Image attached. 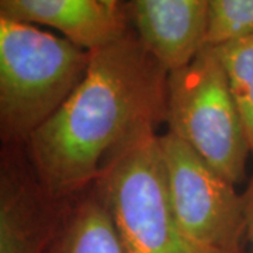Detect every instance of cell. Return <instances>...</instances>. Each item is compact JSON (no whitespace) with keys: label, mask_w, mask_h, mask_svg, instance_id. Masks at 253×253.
Instances as JSON below:
<instances>
[{"label":"cell","mask_w":253,"mask_h":253,"mask_svg":"<svg viewBox=\"0 0 253 253\" xmlns=\"http://www.w3.org/2000/svg\"><path fill=\"white\" fill-rule=\"evenodd\" d=\"M169 72L132 26L90 51L79 86L23 146L52 197L69 201L84 193L113 151L166 123Z\"/></svg>","instance_id":"1"},{"label":"cell","mask_w":253,"mask_h":253,"mask_svg":"<svg viewBox=\"0 0 253 253\" xmlns=\"http://www.w3.org/2000/svg\"><path fill=\"white\" fill-rule=\"evenodd\" d=\"M90 51L36 26L0 17V135L24 146L79 86Z\"/></svg>","instance_id":"2"},{"label":"cell","mask_w":253,"mask_h":253,"mask_svg":"<svg viewBox=\"0 0 253 253\" xmlns=\"http://www.w3.org/2000/svg\"><path fill=\"white\" fill-rule=\"evenodd\" d=\"M91 189L109 212L123 253H217L196 244L174 215L154 126L113 151Z\"/></svg>","instance_id":"3"},{"label":"cell","mask_w":253,"mask_h":253,"mask_svg":"<svg viewBox=\"0 0 253 253\" xmlns=\"http://www.w3.org/2000/svg\"><path fill=\"white\" fill-rule=\"evenodd\" d=\"M168 131L232 184L244 180L251 156L224 65L212 45L169 72Z\"/></svg>","instance_id":"4"},{"label":"cell","mask_w":253,"mask_h":253,"mask_svg":"<svg viewBox=\"0 0 253 253\" xmlns=\"http://www.w3.org/2000/svg\"><path fill=\"white\" fill-rule=\"evenodd\" d=\"M168 193L184 232L217 253H242L245 194L170 131L159 135Z\"/></svg>","instance_id":"5"},{"label":"cell","mask_w":253,"mask_h":253,"mask_svg":"<svg viewBox=\"0 0 253 253\" xmlns=\"http://www.w3.org/2000/svg\"><path fill=\"white\" fill-rule=\"evenodd\" d=\"M69 201L52 197L23 146H4L0 172V253H48Z\"/></svg>","instance_id":"6"},{"label":"cell","mask_w":253,"mask_h":253,"mask_svg":"<svg viewBox=\"0 0 253 253\" xmlns=\"http://www.w3.org/2000/svg\"><path fill=\"white\" fill-rule=\"evenodd\" d=\"M211 0H131L128 17L136 34L173 71L206 45Z\"/></svg>","instance_id":"7"},{"label":"cell","mask_w":253,"mask_h":253,"mask_svg":"<svg viewBox=\"0 0 253 253\" xmlns=\"http://www.w3.org/2000/svg\"><path fill=\"white\" fill-rule=\"evenodd\" d=\"M0 17L52 27L87 51L114 41L131 26L126 4L114 13L100 0H0Z\"/></svg>","instance_id":"8"},{"label":"cell","mask_w":253,"mask_h":253,"mask_svg":"<svg viewBox=\"0 0 253 253\" xmlns=\"http://www.w3.org/2000/svg\"><path fill=\"white\" fill-rule=\"evenodd\" d=\"M48 253H123L109 212L91 187L69 200Z\"/></svg>","instance_id":"9"},{"label":"cell","mask_w":253,"mask_h":253,"mask_svg":"<svg viewBox=\"0 0 253 253\" xmlns=\"http://www.w3.org/2000/svg\"><path fill=\"white\" fill-rule=\"evenodd\" d=\"M212 46L224 65L253 158V36Z\"/></svg>","instance_id":"10"},{"label":"cell","mask_w":253,"mask_h":253,"mask_svg":"<svg viewBox=\"0 0 253 253\" xmlns=\"http://www.w3.org/2000/svg\"><path fill=\"white\" fill-rule=\"evenodd\" d=\"M253 36V0H211L206 44Z\"/></svg>","instance_id":"11"},{"label":"cell","mask_w":253,"mask_h":253,"mask_svg":"<svg viewBox=\"0 0 253 253\" xmlns=\"http://www.w3.org/2000/svg\"><path fill=\"white\" fill-rule=\"evenodd\" d=\"M245 203H246V228H248V238L252 244L253 252V174L252 179L245 190Z\"/></svg>","instance_id":"12"},{"label":"cell","mask_w":253,"mask_h":253,"mask_svg":"<svg viewBox=\"0 0 253 253\" xmlns=\"http://www.w3.org/2000/svg\"><path fill=\"white\" fill-rule=\"evenodd\" d=\"M100 1L114 13H118L126 7V4H121V0H100Z\"/></svg>","instance_id":"13"}]
</instances>
